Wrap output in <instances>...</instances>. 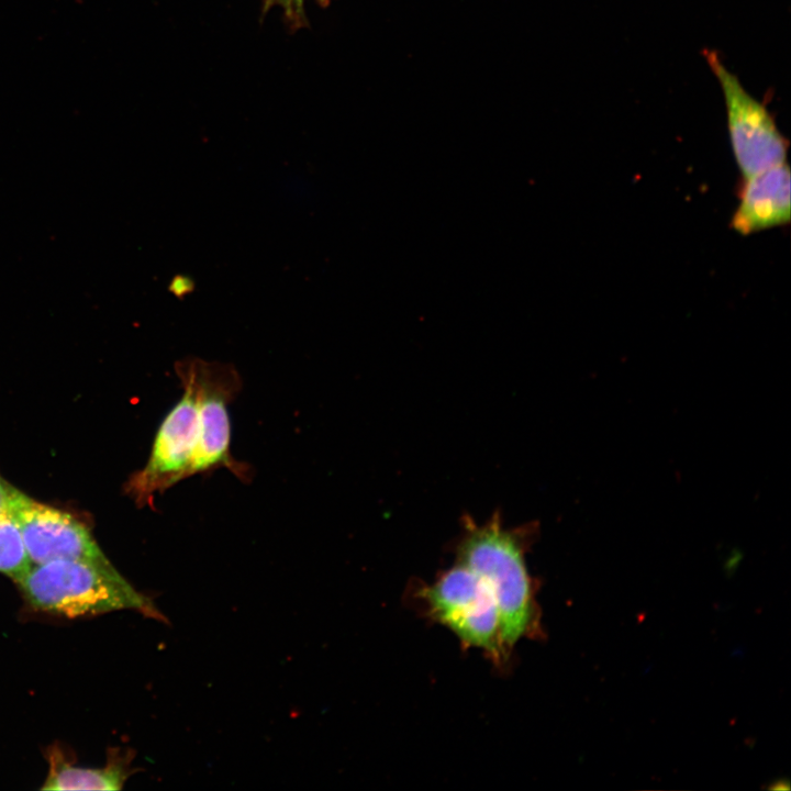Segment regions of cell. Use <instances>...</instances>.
Instances as JSON below:
<instances>
[{
	"label": "cell",
	"instance_id": "6da1fadb",
	"mask_svg": "<svg viewBox=\"0 0 791 791\" xmlns=\"http://www.w3.org/2000/svg\"><path fill=\"white\" fill-rule=\"evenodd\" d=\"M526 539L522 528H505L499 513L482 525L465 516L456 549L457 562L474 571L494 598L509 656L522 638L541 633L534 581L525 561Z\"/></svg>",
	"mask_w": 791,
	"mask_h": 791
},
{
	"label": "cell",
	"instance_id": "7a4b0ae2",
	"mask_svg": "<svg viewBox=\"0 0 791 791\" xmlns=\"http://www.w3.org/2000/svg\"><path fill=\"white\" fill-rule=\"evenodd\" d=\"M19 584L35 610L75 617L135 610L166 622L153 601L136 591L112 564L59 559L32 565Z\"/></svg>",
	"mask_w": 791,
	"mask_h": 791
},
{
	"label": "cell",
	"instance_id": "3957f363",
	"mask_svg": "<svg viewBox=\"0 0 791 791\" xmlns=\"http://www.w3.org/2000/svg\"><path fill=\"white\" fill-rule=\"evenodd\" d=\"M427 615L450 631L465 647L482 650L502 666L510 656L501 639L497 603L486 583L456 562L417 591Z\"/></svg>",
	"mask_w": 791,
	"mask_h": 791
},
{
	"label": "cell",
	"instance_id": "277c9868",
	"mask_svg": "<svg viewBox=\"0 0 791 791\" xmlns=\"http://www.w3.org/2000/svg\"><path fill=\"white\" fill-rule=\"evenodd\" d=\"M175 372L190 383L197 402L200 431L190 477L225 468L247 481L252 477L249 466L231 453L229 405L242 388L238 371L231 364L190 357L178 360Z\"/></svg>",
	"mask_w": 791,
	"mask_h": 791
},
{
	"label": "cell",
	"instance_id": "5b68a950",
	"mask_svg": "<svg viewBox=\"0 0 791 791\" xmlns=\"http://www.w3.org/2000/svg\"><path fill=\"white\" fill-rule=\"evenodd\" d=\"M703 53L723 91L729 141L742 178L787 161L789 142L766 105L744 89L715 51Z\"/></svg>",
	"mask_w": 791,
	"mask_h": 791
},
{
	"label": "cell",
	"instance_id": "8992f818",
	"mask_svg": "<svg viewBox=\"0 0 791 791\" xmlns=\"http://www.w3.org/2000/svg\"><path fill=\"white\" fill-rule=\"evenodd\" d=\"M179 381L182 394L163 419L147 463L124 486L138 506L152 505L156 494L190 478L200 426L194 391L187 380Z\"/></svg>",
	"mask_w": 791,
	"mask_h": 791
},
{
	"label": "cell",
	"instance_id": "52a82bcc",
	"mask_svg": "<svg viewBox=\"0 0 791 791\" xmlns=\"http://www.w3.org/2000/svg\"><path fill=\"white\" fill-rule=\"evenodd\" d=\"M8 510L19 523L32 565L59 559L111 564L89 528L69 512L41 503L15 487Z\"/></svg>",
	"mask_w": 791,
	"mask_h": 791
},
{
	"label": "cell",
	"instance_id": "ba28073f",
	"mask_svg": "<svg viewBox=\"0 0 791 791\" xmlns=\"http://www.w3.org/2000/svg\"><path fill=\"white\" fill-rule=\"evenodd\" d=\"M791 176L787 161L742 178L729 226L740 235L783 226L791 219Z\"/></svg>",
	"mask_w": 791,
	"mask_h": 791
},
{
	"label": "cell",
	"instance_id": "9c48e42d",
	"mask_svg": "<svg viewBox=\"0 0 791 791\" xmlns=\"http://www.w3.org/2000/svg\"><path fill=\"white\" fill-rule=\"evenodd\" d=\"M48 758L49 771L43 790H121L132 773L131 756L125 759L114 755L103 768L76 767L56 749L51 750Z\"/></svg>",
	"mask_w": 791,
	"mask_h": 791
},
{
	"label": "cell",
	"instance_id": "30bf717a",
	"mask_svg": "<svg viewBox=\"0 0 791 791\" xmlns=\"http://www.w3.org/2000/svg\"><path fill=\"white\" fill-rule=\"evenodd\" d=\"M31 567L19 523L7 509L0 514V572L16 582Z\"/></svg>",
	"mask_w": 791,
	"mask_h": 791
},
{
	"label": "cell",
	"instance_id": "8fae6325",
	"mask_svg": "<svg viewBox=\"0 0 791 791\" xmlns=\"http://www.w3.org/2000/svg\"><path fill=\"white\" fill-rule=\"evenodd\" d=\"M266 2L272 5H280L290 15H293L302 10L304 0H266Z\"/></svg>",
	"mask_w": 791,
	"mask_h": 791
},
{
	"label": "cell",
	"instance_id": "7c38bea8",
	"mask_svg": "<svg viewBox=\"0 0 791 791\" xmlns=\"http://www.w3.org/2000/svg\"><path fill=\"white\" fill-rule=\"evenodd\" d=\"M13 486L0 476V514L8 509Z\"/></svg>",
	"mask_w": 791,
	"mask_h": 791
}]
</instances>
